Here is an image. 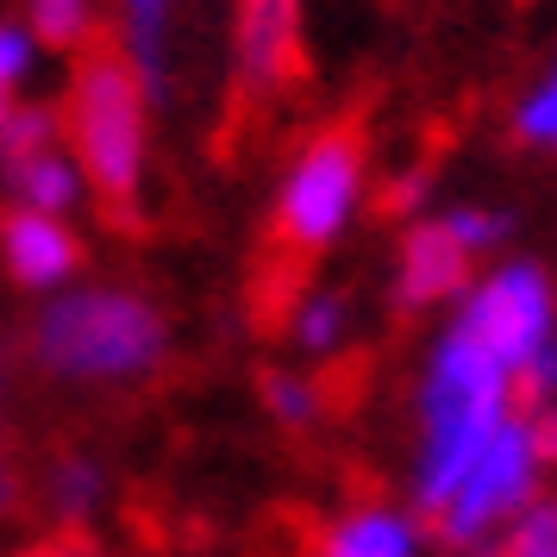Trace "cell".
<instances>
[{"label": "cell", "instance_id": "1", "mask_svg": "<svg viewBox=\"0 0 557 557\" xmlns=\"http://www.w3.org/2000/svg\"><path fill=\"white\" fill-rule=\"evenodd\" d=\"M520 413L513 395V370L488 351L482 338L445 320L438 338L420 357V382H413V463H407V502L420 513H438L476 451Z\"/></svg>", "mask_w": 557, "mask_h": 557}, {"label": "cell", "instance_id": "2", "mask_svg": "<svg viewBox=\"0 0 557 557\" xmlns=\"http://www.w3.org/2000/svg\"><path fill=\"white\" fill-rule=\"evenodd\" d=\"M176 351L170 313L132 282H70L38 295L26 326L32 370L70 388H138Z\"/></svg>", "mask_w": 557, "mask_h": 557}, {"label": "cell", "instance_id": "3", "mask_svg": "<svg viewBox=\"0 0 557 557\" xmlns=\"http://www.w3.org/2000/svg\"><path fill=\"white\" fill-rule=\"evenodd\" d=\"M151 95L132 76V63L113 45H88L70 57L63 76V145L82 163V176L95 188V201L113 220H132L145 201V176H151Z\"/></svg>", "mask_w": 557, "mask_h": 557}, {"label": "cell", "instance_id": "4", "mask_svg": "<svg viewBox=\"0 0 557 557\" xmlns=\"http://www.w3.org/2000/svg\"><path fill=\"white\" fill-rule=\"evenodd\" d=\"M370 201V138L357 126H320L288 157L270 201V232L288 257H326Z\"/></svg>", "mask_w": 557, "mask_h": 557}, {"label": "cell", "instance_id": "5", "mask_svg": "<svg viewBox=\"0 0 557 557\" xmlns=\"http://www.w3.org/2000/svg\"><path fill=\"white\" fill-rule=\"evenodd\" d=\"M545 488V457L532 445L527 413H513L488 445L476 451V463L463 470L445 507L432 513V545L445 557H495L502 532L513 527V513Z\"/></svg>", "mask_w": 557, "mask_h": 557}, {"label": "cell", "instance_id": "6", "mask_svg": "<svg viewBox=\"0 0 557 557\" xmlns=\"http://www.w3.org/2000/svg\"><path fill=\"white\" fill-rule=\"evenodd\" d=\"M451 320L470 338H482L507 370H520L545 338H557V282L545 263L502 251L488 257V270H476L463 301L451 307Z\"/></svg>", "mask_w": 557, "mask_h": 557}, {"label": "cell", "instance_id": "7", "mask_svg": "<svg viewBox=\"0 0 557 557\" xmlns=\"http://www.w3.org/2000/svg\"><path fill=\"white\" fill-rule=\"evenodd\" d=\"M307 0H238L232 7V82L245 101H276L301 76Z\"/></svg>", "mask_w": 557, "mask_h": 557}, {"label": "cell", "instance_id": "8", "mask_svg": "<svg viewBox=\"0 0 557 557\" xmlns=\"http://www.w3.org/2000/svg\"><path fill=\"white\" fill-rule=\"evenodd\" d=\"M476 257L451 238L438 213L401 220V245H395V307L401 313H432V307H457L463 288L476 282Z\"/></svg>", "mask_w": 557, "mask_h": 557}, {"label": "cell", "instance_id": "9", "mask_svg": "<svg viewBox=\"0 0 557 557\" xmlns=\"http://www.w3.org/2000/svg\"><path fill=\"white\" fill-rule=\"evenodd\" d=\"M0 270L26 295H57L82 276V238L63 213L7 207L0 213Z\"/></svg>", "mask_w": 557, "mask_h": 557}, {"label": "cell", "instance_id": "10", "mask_svg": "<svg viewBox=\"0 0 557 557\" xmlns=\"http://www.w3.org/2000/svg\"><path fill=\"white\" fill-rule=\"evenodd\" d=\"M432 520L413 502H351L313 527L301 557H426Z\"/></svg>", "mask_w": 557, "mask_h": 557}, {"label": "cell", "instance_id": "11", "mask_svg": "<svg viewBox=\"0 0 557 557\" xmlns=\"http://www.w3.org/2000/svg\"><path fill=\"white\" fill-rule=\"evenodd\" d=\"M0 195L7 207H32V213H76V207L95 201V188L82 176V163L70 157V145L57 138V145H38L26 157H7L0 163Z\"/></svg>", "mask_w": 557, "mask_h": 557}, {"label": "cell", "instance_id": "12", "mask_svg": "<svg viewBox=\"0 0 557 557\" xmlns=\"http://www.w3.org/2000/svg\"><path fill=\"white\" fill-rule=\"evenodd\" d=\"M113 7V51L132 63V76L145 82L151 107L170 101V32H176V7L182 0H107Z\"/></svg>", "mask_w": 557, "mask_h": 557}, {"label": "cell", "instance_id": "13", "mask_svg": "<svg viewBox=\"0 0 557 557\" xmlns=\"http://www.w3.org/2000/svg\"><path fill=\"white\" fill-rule=\"evenodd\" d=\"M38 507H45L63 532L95 527L101 507H107V470L88 451H51L45 470H38Z\"/></svg>", "mask_w": 557, "mask_h": 557}, {"label": "cell", "instance_id": "14", "mask_svg": "<svg viewBox=\"0 0 557 557\" xmlns=\"http://www.w3.org/2000/svg\"><path fill=\"white\" fill-rule=\"evenodd\" d=\"M351 301L338 295V288H301L288 313H282V332H288V351L301 357V363H332V357L351 351Z\"/></svg>", "mask_w": 557, "mask_h": 557}, {"label": "cell", "instance_id": "15", "mask_svg": "<svg viewBox=\"0 0 557 557\" xmlns=\"http://www.w3.org/2000/svg\"><path fill=\"white\" fill-rule=\"evenodd\" d=\"M263 413L276 420L282 432H320V420L332 413V395L313 363H282V370H263Z\"/></svg>", "mask_w": 557, "mask_h": 557}, {"label": "cell", "instance_id": "16", "mask_svg": "<svg viewBox=\"0 0 557 557\" xmlns=\"http://www.w3.org/2000/svg\"><path fill=\"white\" fill-rule=\"evenodd\" d=\"M20 20L32 26V38L45 51L76 57L88 45H101V0H26Z\"/></svg>", "mask_w": 557, "mask_h": 557}, {"label": "cell", "instance_id": "17", "mask_svg": "<svg viewBox=\"0 0 557 557\" xmlns=\"http://www.w3.org/2000/svg\"><path fill=\"white\" fill-rule=\"evenodd\" d=\"M507 132H513L520 151L557 157V57L520 88V101H513V113H507Z\"/></svg>", "mask_w": 557, "mask_h": 557}, {"label": "cell", "instance_id": "18", "mask_svg": "<svg viewBox=\"0 0 557 557\" xmlns=\"http://www.w3.org/2000/svg\"><path fill=\"white\" fill-rule=\"evenodd\" d=\"M438 220L451 226V238L463 245V251L476 257V263H488V257H502L507 245H513V213L507 207H476V201H457V207H438Z\"/></svg>", "mask_w": 557, "mask_h": 557}, {"label": "cell", "instance_id": "19", "mask_svg": "<svg viewBox=\"0 0 557 557\" xmlns=\"http://www.w3.org/2000/svg\"><path fill=\"white\" fill-rule=\"evenodd\" d=\"M495 557H557V488H539L513 513V527L502 532Z\"/></svg>", "mask_w": 557, "mask_h": 557}, {"label": "cell", "instance_id": "20", "mask_svg": "<svg viewBox=\"0 0 557 557\" xmlns=\"http://www.w3.org/2000/svg\"><path fill=\"white\" fill-rule=\"evenodd\" d=\"M38 63H45V45L32 38L26 20H0V88H26L38 76Z\"/></svg>", "mask_w": 557, "mask_h": 557}, {"label": "cell", "instance_id": "21", "mask_svg": "<svg viewBox=\"0 0 557 557\" xmlns=\"http://www.w3.org/2000/svg\"><path fill=\"white\" fill-rule=\"evenodd\" d=\"M513 395H520V407L557 401V338H545V345L513 370Z\"/></svg>", "mask_w": 557, "mask_h": 557}, {"label": "cell", "instance_id": "22", "mask_svg": "<svg viewBox=\"0 0 557 557\" xmlns=\"http://www.w3.org/2000/svg\"><path fill=\"white\" fill-rule=\"evenodd\" d=\"M382 201H388V213H401V220L432 213V170L426 163H420V170H401V176L382 188Z\"/></svg>", "mask_w": 557, "mask_h": 557}, {"label": "cell", "instance_id": "23", "mask_svg": "<svg viewBox=\"0 0 557 557\" xmlns=\"http://www.w3.org/2000/svg\"><path fill=\"white\" fill-rule=\"evenodd\" d=\"M527 413V432L539 457H545V470H557V401H539V407H520Z\"/></svg>", "mask_w": 557, "mask_h": 557}, {"label": "cell", "instance_id": "24", "mask_svg": "<svg viewBox=\"0 0 557 557\" xmlns=\"http://www.w3.org/2000/svg\"><path fill=\"white\" fill-rule=\"evenodd\" d=\"M20 507H26V470L0 445V513H20Z\"/></svg>", "mask_w": 557, "mask_h": 557}, {"label": "cell", "instance_id": "25", "mask_svg": "<svg viewBox=\"0 0 557 557\" xmlns=\"http://www.w3.org/2000/svg\"><path fill=\"white\" fill-rule=\"evenodd\" d=\"M32 557H95V552H88V545H82L76 532H70V539H51L45 552H32Z\"/></svg>", "mask_w": 557, "mask_h": 557}, {"label": "cell", "instance_id": "26", "mask_svg": "<svg viewBox=\"0 0 557 557\" xmlns=\"http://www.w3.org/2000/svg\"><path fill=\"white\" fill-rule=\"evenodd\" d=\"M7 401H13V370H7V357H0V445H7Z\"/></svg>", "mask_w": 557, "mask_h": 557}, {"label": "cell", "instance_id": "27", "mask_svg": "<svg viewBox=\"0 0 557 557\" xmlns=\"http://www.w3.org/2000/svg\"><path fill=\"white\" fill-rule=\"evenodd\" d=\"M13 107H20V95H13V88H0V126L13 120Z\"/></svg>", "mask_w": 557, "mask_h": 557}]
</instances>
